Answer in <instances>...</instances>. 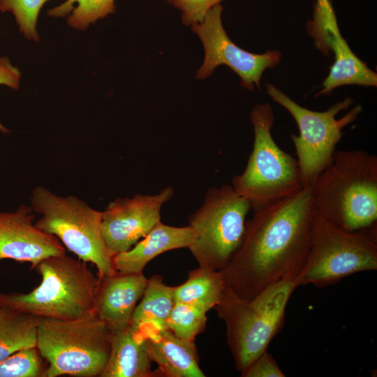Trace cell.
<instances>
[{"label": "cell", "mask_w": 377, "mask_h": 377, "mask_svg": "<svg viewBox=\"0 0 377 377\" xmlns=\"http://www.w3.org/2000/svg\"><path fill=\"white\" fill-rule=\"evenodd\" d=\"M315 216L311 186L254 210L241 245L221 270L226 287L251 299L276 282L295 279L309 251Z\"/></svg>", "instance_id": "6da1fadb"}, {"label": "cell", "mask_w": 377, "mask_h": 377, "mask_svg": "<svg viewBox=\"0 0 377 377\" xmlns=\"http://www.w3.org/2000/svg\"><path fill=\"white\" fill-rule=\"evenodd\" d=\"M311 188L316 215L349 232L376 225V156L357 149L335 151Z\"/></svg>", "instance_id": "7a4b0ae2"}, {"label": "cell", "mask_w": 377, "mask_h": 377, "mask_svg": "<svg viewBox=\"0 0 377 377\" xmlns=\"http://www.w3.org/2000/svg\"><path fill=\"white\" fill-rule=\"evenodd\" d=\"M34 269L40 284L28 293L0 292L1 307L63 320L95 315L98 276L87 263L63 254L42 260Z\"/></svg>", "instance_id": "3957f363"}, {"label": "cell", "mask_w": 377, "mask_h": 377, "mask_svg": "<svg viewBox=\"0 0 377 377\" xmlns=\"http://www.w3.org/2000/svg\"><path fill=\"white\" fill-rule=\"evenodd\" d=\"M295 279L276 282L251 299L236 295L227 287L214 308L226 328L227 343L235 367L243 371L267 347L281 329Z\"/></svg>", "instance_id": "277c9868"}, {"label": "cell", "mask_w": 377, "mask_h": 377, "mask_svg": "<svg viewBox=\"0 0 377 377\" xmlns=\"http://www.w3.org/2000/svg\"><path fill=\"white\" fill-rule=\"evenodd\" d=\"M112 331L95 315L63 320L36 317V345L45 377H101L110 353Z\"/></svg>", "instance_id": "5b68a950"}, {"label": "cell", "mask_w": 377, "mask_h": 377, "mask_svg": "<svg viewBox=\"0 0 377 377\" xmlns=\"http://www.w3.org/2000/svg\"><path fill=\"white\" fill-rule=\"evenodd\" d=\"M254 141L244 170L232 179V188L253 211L290 197L303 188L297 159L283 151L271 129L273 110L268 103L256 105L250 114Z\"/></svg>", "instance_id": "8992f818"}, {"label": "cell", "mask_w": 377, "mask_h": 377, "mask_svg": "<svg viewBox=\"0 0 377 377\" xmlns=\"http://www.w3.org/2000/svg\"><path fill=\"white\" fill-rule=\"evenodd\" d=\"M30 206L40 215L36 227L56 237L77 258L94 265L98 277L116 272L102 235V212L75 195H58L41 186L33 189Z\"/></svg>", "instance_id": "52a82bcc"}, {"label": "cell", "mask_w": 377, "mask_h": 377, "mask_svg": "<svg viewBox=\"0 0 377 377\" xmlns=\"http://www.w3.org/2000/svg\"><path fill=\"white\" fill-rule=\"evenodd\" d=\"M376 269V225L349 232L316 214L309 251L295 281L297 287L325 286Z\"/></svg>", "instance_id": "ba28073f"}, {"label": "cell", "mask_w": 377, "mask_h": 377, "mask_svg": "<svg viewBox=\"0 0 377 377\" xmlns=\"http://www.w3.org/2000/svg\"><path fill=\"white\" fill-rule=\"evenodd\" d=\"M249 202L232 186L209 188L188 217L194 236L188 249L200 266L223 269L242 244Z\"/></svg>", "instance_id": "9c48e42d"}, {"label": "cell", "mask_w": 377, "mask_h": 377, "mask_svg": "<svg viewBox=\"0 0 377 377\" xmlns=\"http://www.w3.org/2000/svg\"><path fill=\"white\" fill-rule=\"evenodd\" d=\"M266 89L271 98L286 109L297 123L300 134H290V138L295 149L303 187L311 186L332 161L336 146L341 139L342 130L357 119L362 107L357 105L344 116L337 119L341 111L347 110L353 104L351 98H345L325 111L317 112L300 105L271 84L267 83Z\"/></svg>", "instance_id": "30bf717a"}, {"label": "cell", "mask_w": 377, "mask_h": 377, "mask_svg": "<svg viewBox=\"0 0 377 377\" xmlns=\"http://www.w3.org/2000/svg\"><path fill=\"white\" fill-rule=\"evenodd\" d=\"M222 6L219 4L208 11L204 19L191 26L201 40L205 58L196 74L203 80L210 76L220 65H226L241 78V85L251 91L260 88L263 73L273 68L281 59L279 50L255 54L236 45L226 34L221 21Z\"/></svg>", "instance_id": "8fae6325"}, {"label": "cell", "mask_w": 377, "mask_h": 377, "mask_svg": "<svg viewBox=\"0 0 377 377\" xmlns=\"http://www.w3.org/2000/svg\"><path fill=\"white\" fill-rule=\"evenodd\" d=\"M173 195L169 186L154 195L118 198L108 205L102 212L101 232L113 256L129 250L161 221L162 207Z\"/></svg>", "instance_id": "7c38bea8"}, {"label": "cell", "mask_w": 377, "mask_h": 377, "mask_svg": "<svg viewBox=\"0 0 377 377\" xmlns=\"http://www.w3.org/2000/svg\"><path fill=\"white\" fill-rule=\"evenodd\" d=\"M31 206L21 205L15 212H0V260L29 263L31 269L43 259L66 254L61 242L35 226Z\"/></svg>", "instance_id": "4fadbf2b"}, {"label": "cell", "mask_w": 377, "mask_h": 377, "mask_svg": "<svg viewBox=\"0 0 377 377\" xmlns=\"http://www.w3.org/2000/svg\"><path fill=\"white\" fill-rule=\"evenodd\" d=\"M143 274L116 271L98 277L94 314L105 323L112 332L129 327L133 313L147 286Z\"/></svg>", "instance_id": "5bb4252c"}, {"label": "cell", "mask_w": 377, "mask_h": 377, "mask_svg": "<svg viewBox=\"0 0 377 377\" xmlns=\"http://www.w3.org/2000/svg\"><path fill=\"white\" fill-rule=\"evenodd\" d=\"M147 354L158 366L157 376L205 377L195 341L183 339L168 328L142 339Z\"/></svg>", "instance_id": "9a60e30c"}, {"label": "cell", "mask_w": 377, "mask_h": 377, "mask_svg": "<svg viewBox=\"0 0 377 377\" xmlns=\"http://www.w3.org/2000/svg\"><path fill=\"white\" fill-rule=\"evenodd\" d=\"M193 236V230L188 225L175 227L160 221L129 250L114 256V269L122 273L143 274L146 265L160 254L188 248Z\"/></svg>", "instance_id": "2e32d148"}, {"label": "cell", "mask_w": 377, "mask_h": 377, "mask_svg": "<svg viewBox=\"0 0 377 377\" xmlns=\"http://www.w3.org/2000/svg\"><path fill=\"white\" fill-rule=\"evenodd\" d=\"M327 45L329 50L334 52V61L316 97L329 94L343 85L377 86V74L353 52L339 27L328 33Z\"/></svg>", "instance_id": "e0dca14e"}, {"label": "cell", "mask_w": 377, "mask_h": 377, "mask_svg": "<svg viewBox=\"0 0 377 377\" xmlns=\"http://www.w3.org/2000/svg\"><path fill=\"white\" fill-rule=\"evenodd\" d=\"M174 286L159 275L147 279L142 297L131 317L130 328L140 339L168 328L167 320L175 304Z\"/></svg>", "instance_id": "ac0fdd59"}, {"label": "cell", "mask_w": 377, "mask_h": 377, "mask_svg": "<svg viewBox=\"0 0 377 377\" xmlns=\"http://www.w3.org/2000/svg\"><path fill=\"white\" fill-rule=\"evenodd\" d=\"M144 342L130 328L112 332L110 353L101 377H156Z\"/></svg>", "instance_id": "d6986e66"}, {"label": "cell", "mask_w": 377, "mask_h": 377, "mask_svg": "<svg viewBox=\"0 0 377 377\" xmlns=\"http://www.w3.org/2000/svg\"><path fill=\"white\" fill-rule=\"evenodd\" d=\"M226 288L221 270L199 265L189 271L183 283L174 286V300L175 302L193 305L208 312L220 302Z\"/></svg>", "instance_id": "ffe728a7"}, {"label": "cell", "mask_w": 377, "mask_h": 377, "mask_svg": "<svg viewBox=\"0 0 377 377\" xmlns=\"http://www.w3.org/2000/svg\"><path fill=\"white\" fill-rule=\"evenodd\" d=\"M36 345V317L0 306V362Z\"/></svg>", "instance_id": "44dd1931"}, {"label": "cell", "mask_w": 377, "mask_h": 377, "mask_svg": "<svg viewBox=\"0 0 377 377\" xmlns=\"http://www.w3.org/2000/svg\"><path fill=\"white\" fill-rule=\"evenodd\" d=\"M115 0H66L48 10L52 17H67L69 27L84 31L91 24L115 13Z\"/></svg>", "instance_id": "7402d4cb"}, {"label": "cell", "mask_w": 377, "mask_h": 377, "mask_svg": "<svg viewBox=\"0 0 377 377\" xmlns=\"http://www.w3.org/2000/svg\"><path fill=\"white\" fill-rule=\"evenodd\" d=\"M207 313L193 305L175 302L167 320L168 328L179 338L195 341L206 327Z\"/></svg>", "instance_id": "603a6c76"}, {"label": "cell", "mask_w": 377, "mask_h": 377, "mask_svg": "<svg viewBox=\"0 0 377 377\" xmlns=\"http://www.w3.org/2000/svg\"><path fill=\"white\" fill-rule=\"evenodd\" d=\"M43 360L36 346L22 348L0 362V377H45Z\"/></svg>", "instance_id": "cb8c5ba5"}, {"label": "cell", "mask_w": 377, "mask_h": 377, "mask_svg": "<svg viewBox=\"0 0 377 377\" xmlns=\"http://www.w3.org/2000/svg\"><path fill=\"white\" fill-rule=\"evenodd\" d=\"M51 0H0V11L11 13L19 31L27 40L38 42V18L45 3Z\"/></svg>", "instance_id": "d4e9b609"}, {"label": "cell", "mask_w": 377, "mask_h": 377, "mask_svg": "<svg viewBox=\"0 0 377 377\" xmlns=\"http://www.w3.org/2000/svg\"><path fill=\"white\" fill-rule=\"evenodd\" d=\"M182 13V23L193 26L200 22L208 11L223 0H165Z\"/></svg>", "instance_id": "484cf974"}, {"label": "cell", "mask_w": 377, "mask_h": 377, "mask_svg": "<svg viewBox=\"0 0 377 377\" xmlns=\"http://www.w3.org/2000/svg\"><path fill=\"white\" fill-rule=\"evenodd\" d=\"M242 377H284L285 374L267 350L241 371Z\"/></svg>", "instance_id": "4316f807"}, {"label": "cell", "mask_w": 377, "mask_h": 377, "mask_svg": "<svg viewBox=\"0 0 377 377\" xmlns=\"http://www.w3.org/2000/svg\"><path fill=\"white\" fill-rule=\"evenodd\" d=\"M21 73L8 57L0 56V84L17 90L20 87Z\"/></svg>", "instance_id": "83f0119b"}, {"label": "cell", "mask_w": 377, "mask_h": 377, "mask_svg": "<svg viewBox=\"0 0 377 377\" xmlns=\"http://www.w3.org/2000/svg\"><path fill=\"white\" fill-rule=\"evenodd\" d=\"M0 131L3 133H8L9 130L6 128L1 122H0Z\"/></svg>", "instance_id": "f1b7e54d"}]
</instances>
